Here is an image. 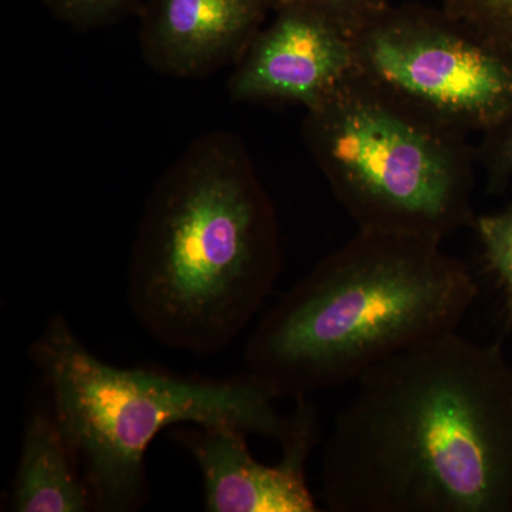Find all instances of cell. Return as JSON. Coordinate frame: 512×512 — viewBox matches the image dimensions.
Here are the masks:
<instances>
[{"instance_id":"obj_9","label":"cell","mask_w":512,"mask_h":512,"mask_svg":"<svg viewBox=\"0 0 512 512\" xmlns=\"http://www.w3.org/2000/svg\"><path fill=\"white\" fill-rule=\"evenodd\" d=\"M269 10L268 0H147L141 55L164 76L204 79L238 63Z\"/></svg>"},{"instance_id":"obj_12","label":"cell","mask_w":512,"mask_h":512,"mask_svg":"<svg viewBox=\"0 0 512 512\" xmlns=\"http://www.w3.org/2000/svg\"><path fill=\"white\" fill-rule=\"evenodd\" d=\"M60 22L79 32L114 25L128 16H138L147 0H42Z\"/></svg>"},{"instance_id":"obj_7","label":"cell","mask_w":512,"mask_h":512,"mask_svg":"<svg viewBox=\"0 0 512 512\" xmlns=\"http://www.w3.org/2000/svg\"><path fill=\"white\" fill-rule=\"evenodd\" d=\"M292 433L281 460L272 466L252 456L249 434L228 426L183 424L171 437L194 458L211 512H316L306 478L309 457L320 439L319 417L308 397L295 399Z\"/></svg>"},{"instance_id":"obj_6","label":"cell","mask_w":512,"mask_h":512,"mask_svg":"<svg viewBox=\"0 0 512 512\" xmlns=\"http://www.w3.org/2000/svg\"><path fill=\"white\" fill-rule=\"evenodd\" d=\"M356 74L463 133L512 114V52L443 9L390 6L353 35Z\"/></svg>"},{"instance_id":"obj_8","label":"cell","mask_w":512,"mask_h":512,"mask_svg":"<svg viewBox=\"0 0 512 512\" xmlns=\"http://www.w3.org/2000/svg\"><path fill=\"white\" fill-rule=\"evenodd\" d=\"M355 72L352 32L312 10L279 9L235 64L228 93L238 103L308 110Z\"/></svg>"},{"instance_id":"obj_2","label":"cell","mask_w":512,"mask_h":512,"mask_svg":"<svg viewBox=\"0 0 512 512\" xmlns=\"http://www.w3.org/2000/svg\"><path fill=\"white\" fill-rule=\"evenodd\" d=\"M282 265L278 215L247 147L212 131L148 195L128 261V306L165 348L217 355L264 308Z\"/></svg>"},{"instance_id":"obj_13","label":"cell","mask_w":512,"mask_h":512,"mask_svg":"<svg viewBox=\"0 0 512 512\" xmlns=\"http://www.w3.org/2000/svg\"><path fill=\"white\" fill-rule=\"evenodd\" d=\"M451 18L512 52V0H440Z\"/></svg>"},{"instance_id":"obj_1","label":"cell","mask_w":512,"mask_h":512,"mask_svg":"<svg viewBox=\"0 0 512 512\" xmlns=\"http://www.w3.org/2000/svg\"><path fill=\"white\" fill-rule=\"evenodd\" d=\"M320 488L333 512H512V367L456 332L356 382L330 430Z\"/></svg>"},{"instance_id":"obj_14","label":"cell","mask_w":512,"mask_h":512,"mask_svg":"<svg viewBox=\"0 0 512 512\" xmlns=\"http://www.w3.org/2000/svg\"><path fill=\"white\" fill-rule=\"evenodd\" d=\"M272 12L305 9L320 13L348 29L353 35L390 8L389 0H268Z\"/></svg>"},{"instance_id":"obj_4","label":"cell","mask_w":512,"mask_h":512,"mask_svg":"<svg viewBox=\"0 0 512 512\" xmlns=\"http://www.w3.org/2000/svg\"><path fill=\"white\" fill-rule=\"evenodd\" d=\"M28 355L99 511L130 512L146 504V454L161 431L228 426L282 444L295 424L293 413L282 416L274 394L248 373L202 379L110 365L84 345L62 313L47 320Z\"/></svg>"},{"instance_id":"obj_15","label":"cell","mask_w":512,"mask_h":512,"mask_svg":"<svg viewBox=\"0 0 512 512\" xmlns=\"http://www.w3.org/2000/svg\"><path fill=\"white\" fill-rule=\"evenodd\" d=\"M477 158L487 171L490 190H504L512 175V114L483 134Z\"/></svg>"},{"instance_id":"obj_5","label":"cell","mask_w":512,"mask_h":512,"mask_svg":"<svg viewBox=\"0 0 512 512\" xmlns=\"http://www.w3.org/2000/svg\"><path fill=\"white\" fill-rule=\"evenodd\" d=\"M303 143L359 229L443 242L474 225L467 134L353 74L305 110Z\"/></svg>"},{"instance_id":"obj_3","label":"cell","mask_w":512,"mask_h":512,"mask_svg":"<svg viewBox=\"0 0 512 512\" xmlns=\"http://www.w3.org/2000/svg\"><path fill=\"white\" fill-rule=\"evenodd\" d=\"M478 285L437 239L359 229L262 313L249 376L276 399L356 383L370 369L456 332Z\"/></svg>"},{"instance_id":"obj_11","label":"cell","mask_w":512,"mask_h":512,"mask_svg":"<svg viewBox=\"0 0 512 512\" xmlns=\"http://www.w3.org/2000/svg\"><path fill=\"white\" fill-rule=\"evenodd\" d=\"M474 227L483 245L488 268L505 293V328L512 326V204L497 214L481 215Z\"/></svg>"},{"instance_id":"obj_10","label":"cell","mask_w":512,"mask_h":512,"mask_svg":"<svg viewBox=\"0 0 512 512\" xmlns=\"http://www.w3.org/2000/svg\"><path fill=\"white\" fill-rule=\"evenodd\" d=\"M66 434L52 406H37L23 429L13 478L12 510L18 512H87L96 510L92 488L80 473Z\"/></svg>"}]
</instances>
